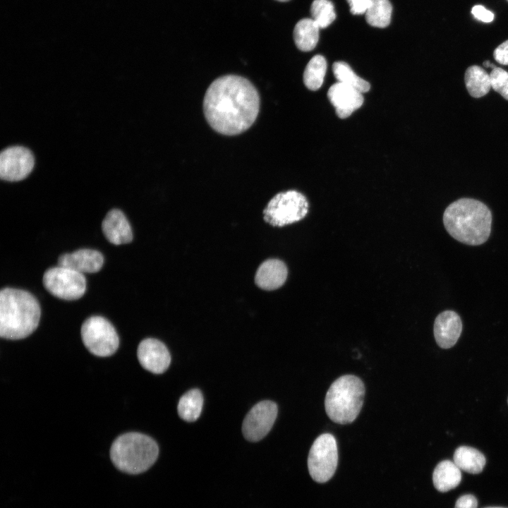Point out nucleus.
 <instances>
[{
  "mask_svg": "<svg viewBox=\"0 0 508 508\" xmlns=\"http://www.w3.org/2000/svg\"><path fill=\"white\" fill-rule=\"evenodd\" d=\"M33 167V155L24 147H10L1 153L0 176L5 181L23 180L29 175Z\"/></svg>",
  "mask_w": 508,
  "mask_h": 508,
  "instance_id": "9b49d317",
  "label": "nucleus"
},
{
  "mask_svg": "<svg viewBox=\"0 0 508 508\" xmlns=\"http://www.w3.org/2000/svg\"><path fill=\"white\" fill-rule=\"evenodd\" d=\"M287 274L288 270L284 262L268 259L259 266L255 274V284L262 289L274 290L284 284Z\"/></svg>",
  "mask_w": 508,
  "mask_h": 508,
  "instance_id": "f3484780",
  "label": "nucleus"
},
{
  "mask_svg": "<svg viewBox=\"0 0 508 508\" xmlns=\"http://www.w3.org/2000/svg\"><path fill=\"white\" fill-rule=\"evenodd\" d=\"M464 80L468 93L475 98L485 95L491 88L490 73L478 66L466 69Z\"/></svg>",
  "mask_w": 508,
  "mask_h": 508,
  "instance_id": "412c9836",
  "label": "nucleus"
},
{
  "mask_svg": "<svg viewBox=\"0 0 508 508\" xmlns=\"http://www.w3.org/2000/svg\"><path fill=\"white\" fill-rule=\"evenodd\" d=\"M319 30L312 18L299 20L294 30V40L298 49L303 52L313 50L318 42Z\"/></svg>",
  "mask_w": 508,
  "mask_h": 508,
  "instance_id": "aec40b11",
  "label": "nucleus"
},
{
  "mask_svg": "<svg viewBox=\"0 0 508 508\" xmlns=\"http://www.w3.org/2000/svg\"><path fill=\"white\" fill-rule=\"evenodd\" d=\"M106 238L114 245L128 243L133 240L131 225L124 214L118 209L110 210L102 223Z\"/></svg>",
  "mask_w": 508,
  "mask_h": 508,
  "instance_id": "dca6fc26",
  "label": "nucleus"
},
{
  "mask_svg": "<svg viewBox=\"0 0 508 508\" xmlns=\"http://www.w3.org/2000/svg\"><path fill=\"white\" fill-rule=\"evenodd\" d=\"M392 6L389 0H371L365 13L367 23L377 28H385L391 20Z\"/></svg>",
  "mask_w": 508,
  "mask_h": 508,
  "instance_id": "393cba45",
  "label": "nucleus"
},
{
  "mask_svg": "<svg viewBox=\"0 0 508 508\" xmlns=\"http://www.w3.org/2000/svg\"><path fill=\"white\" fill-rule=\"evenodd\" d=\"M461 331V320L453 310L442 312L435 320V339L438 346L442 349L452 347L458 341Z\"/></svg>",
  "mask_w": 508,
  "mask_h": 508,
  "instance_id": "4468645a",
  "label": "nucleus"
},
{
  "mask_svg": "<svg viewBox=\"0 0 508 508\" xmlns=\"http://www.w3.org/2000/svg\"><path fill=\"white\" fill-rule=\"evenodd\" d=\"M308 211V202L300 192L290 190L274 195L263 210L264 220L273 226L300 221Z\"/></svg>",
  "mask_w": 508,
  "mask_h": 508,
  "instance_id": "423d86ee",
  "label": "nucleus"
},
{
  "mask_svg": "<svg viewBox=\"0 0 508 508\" xmlns=\"http://www.w3.org/2000/svg\"><path fill=\"white\" fill-rule=\"evenodd\" d=\"M41 309L30 292L4 288L0 292V336L16 340L30 335L37 327Z\"/></svg>",
  "mask_w": 508,
  "mask_h": 508,
  "instance_id": "7ed1b4c3",
  "label": "nucleus"
},
{
  "mask_svg": "<svg viewBox=\"0 0 508 508\" xmlns=\"http://www.w3.org/2000/svg\"><path fill=\"white\" fill-rule=\"evenodd\" d=\"M338 463V450L334 437L329 433L318 436L308 454L310 476L318 483H325L334 475Z\"/></svg>",
  "mask_w": 508,
  "mask_h": 508,
  "instance_id": "6e6552de",
  "label": "nucleus"
},
{
  "mask_svg": "<svg viewBox=\"0 0 508 508\" xmlns=\"http://www.w3.org/2000/svg\"><path fill=\"white\" fill-rule=\"evenodd\" d=\"M159 447L150 436L131 432L119 436L112 443L110 458L120 471L138 474L147 471L157 459Z\"/></svg>",
  "mask_w": 508,
  "mask_h": 508,
  "instance_id": "20e7f679",
  "label": "nucleus"
},
{
  "mask_svg": "<svg viewBox=\"0 0 508 508\" xmlns=\"http://www.w3.org/2000/svg\"><path fill=\"white\" fill-rule=\"evenodd\" d=\"M494 59L502 65H508V40L500 44L493 52Z\"/></svg>",
  "mask_w": 508,
  "mask_h": 508,
  "instance_id": "c85d7f7f",
  "label": "nucleus"
},
{
  "mask_svg": "<svg viewBox=\"0 0 508 508\" xmlns=\"http://www.w3.org/2000/svg\"><path fill=\"white\" fill-rule=\"evenodd\" d=\"M327 97L334 107L337 115L341 119L351 115L362 106L364 101L363 93L339 82L329 88Z\"/></svg>",
  "mask_w": 508,
  "mask_h": 508,
  "instance_id": "ddd939ff",
  "label": "nucleus"
},
{
  "mask_svg": "<svg viewBox=\"0 0 508 508\" xmlns=\"http://www.w3.org/2000/svg\"><path fill=\"white\" fill-rule=\"evenodd\" d=\"M351 7L350 11L353 15L365 13L369 8L371 0H347Z\"/></svg>",
  "mask_w": 508,
  "mask_h": 508,
  "instance_id": "cd10ccee",
  "label": "nucleus"
},
{
  "mask_svg": "<svg viewBox=\"0 0 508 508\" xmlns=\"http://www.w3.org/2000/svg\"><path fill=\"white\" fill-rule=\"evenodd\" d=\"M327 71V61L322 55H315L309 61L303 72V83L310 90H318L322 86Z\"/></svg>",
  "mask_w": 508,
  "mask_h": 508,
  "instance_id": "5701e85b",
  "label": "nucleus"
},
{
  "mask_svg": "<svg viewBox=\"0 0 508 508\" xmlns=\"http://www.w3.org/2000/svg\"><path fill=\"white\" fill-rule=\"evenodd\" d=\"M277 1H289V0H277Z\"/></svg>",
  "mask_w": 508,
  "mask_h": 508,
  "instance_id": "72a5a7b5",
  "label": "nucleus"
},
{
  "mask_svg": "<svg viewBox=\"0 0 508 508\" xmlns=\"http://www.w3.org/2000/svg\"><path fill=\"white\" fill-rule=\"evenodd\" d=\"M507 403H508V399H507Z\"/></svg>",
  "mask_w": 508,
  "mask_h": 508,
  "instance_id": "f704fd0d",
  "label": "nucleus"
},
{
  "mask_svg": "<svg viewBox=\"0 0 508 508\" xmlns=\"http://www.w3.org/2000/svg\"><path fill=\"white\" fill-rule=\"evenodd\" d=\"M202 405L203 397L201 392L197 389H190L179 399L178 413L183 420L193 422L199 418Z\"/></svg>",
  "mask_w": 508,
  "mask_h": 508,
  "instance_id": "4be33fe9",
  "label": "nucleus"
},
{
  "mask_svg": "<svg viewBox=\"0 0 508 508\" xmlns=\"http://www.w3.org/2000/svg\"><path fill=\"white\" fill-rule=\"evenodd\" d=\"M80 334L85 346L95 356H109L119 348V338L114 327L102 316H92L85 320Z\"/></svg>",
  "mask_w": 508,
  "mask_h": 508,
  "instance_id": "0eeeda50",
  "label": "nucleus"
},
{
  "mask_svg": "<svg viewBox=\"0 0 508 508\" xmlns=\"http://www.w3.org/2000/svg\"><path fill=\"white\" fill-rule=\"evenodd\" d=\"M443 223L447 232L456 240L478 246L485 243L490 234L492 214L482 202L461 198L446 208Z\"/></svg>",
  "mask_w": 508,
  "mask_h": 508,
  "instance_id": "f03ea898",
  "label": "nucleus"
},
{
  "mask_svg": "<svg viewBox=\"0 0 508 508\" xmlns=\"http://www.w3.org/2000/svg\"><path fill=\"white\" fill-rule=\"evenodd\" d=\"M490 76L491 87L508 100V72L495 67L492 69Z\"/></svg>",
  "mask_w": 508,
  "mask_h": 508,
  "instance_id": "bb28decb",
  "label": "nucleus"
},
{
  "mask_svg": "<svg viewBox=\"0 0 508 508\" xmlns=\"http://www.w3.org/2000/svg\"><path fill=\"white\" fill-rule=\"evenodd\" d=\"M454 462L460 470L472 474L480 473L486 462L485 456L478 449L468 447H459L454 453Z\"/></svg>",
  "mask_w": 508,
  "mask_h": 508,
  "instance_id": "6ab92c4d",
  "label": "nucleus"
},
{
  "mask_svg": "<svg viewBox=\"0 0 508 508\" xmlns=\"http://www.w3.org/2000/svg\"><path fill=\"white\" fill-rule=\"evenodd\" d=\"M483 66L485 68H492V69L496 67L492 64H491L489 61H484Z\"/></svg>",
  "mask_w": 508,
  "mask_h": 508,
  "instance_id": "2f4dec72",
  "label": "nucleus"
},
{
  "mask_svg": "<svg viewBox=\"0 0 508 508\" xmlns=\"http://www.w3.org/2000/svg\"><path fill=\"white\" fill-rule=\"evenodd\" d=\"M332 71L338 82L350 86L361 93L369 91L370 88V83L358 76L346 62H334Z\"/></svg>",
  "mask_w": 508,
  "mask_h": 508,
  "instance_id": "b1692460",
  "label": "nucleus"
},
{
  "mask_svg": "<svg viewBox=\"0 0 508 508\" xmlns=\"http://www.w3.org/2000/svg\"><path fill=\"white\" fill-rule=\"evenodd\" d=\"M461 473L454 461L445 460L440 462L433 471V480L435 488L440 492H447L460 483Z\"/></svg>",
  "mask_w": 508,
  "mask_h": 508,
  "instance_id": "a211bd4d",
  "label": "nucleus"
},
{
  "mask_svg": "<svg viewBox=\"0 0 508 508\" xmlns=\"http://www.w3.org/2000/svg\"><path fill=\"white\" fill-rule=\"evenodd\" d=\"M42 282L51 294L64 300L79 299L86 291L83 274L59 265L48 269L44 273Z\"/></svg>",
  "mask_w": 508,
  "mask_h": 508,
  "instance_id": "1a4fd4ad",
  "label": "nucleus"
},
{
  "mask_svg": "<svg viewBox=\"0 0 508 508\" xmlns=\"http://www.w3.org/2000/svg\"><path fill=\"white\" fill-rule=\"evenodd\" d=\"M478 501L473 495L461 496L456 502L454 508H477Z\"/></svg>",
  "mask_w": 508,
  "mask_h": 508,
  "instance_id": "7c9ffc66",
  "label": "nucleus"
},
{
  "mask_svg": "<svg viewBox=\"0 0 508 508\" xmlns=\"http://www.w3.org/2000/svg\"><path fill=\"white\" fill-rule=\"evenodd\" d=\"M260 109V96L255 87L246 78L226 75L214 80L203 99L205 119L216 132L240 134L255 121Z\"/></svg>",
  "mask_w": 508,
  "mask_h": 508,
  "instance_id": "f257e3e1",
  "label": "nucleus"
},
{
  "mask_svg": "<svg viewBox=\"0 0 508 508\" xmlns=\"http://www.w3.org/2000/svg\"><path fill=\"white\" fill-rule=\"evenodd\" d=\"M104 264L102 254L96 250L83 248L71 253L61 255L58 265L66 267L82 274L98 272Z\"/></svg>",
  "mask_w": 508,
  "mask_h": 508,
  "instance_id": "2eb2a0df",
  "label": "nucleus"
},
{
  "mask_svg": "<svg viewBox=\"0 0 508 508\" xmlns=\"http://www.w3.org/2000/svg\"><path fill=\"white\" fill-rule=\"evenodd\" d=\"M277 416V406L274 402L265 400L256 404L243 421L245 438L251 442L262 440L271 430Z\"/></svg>",
  "mask_w": 508,
  "mask_h": 508,
  "instance_id": "9d476101",
  "label": "nucleus"
},
{
  "mask_svg": "<svg viewBox=\"0 0 508 508\" xmlns=\"http://www.w3.org/2000/svg\"><path fill=\"white\" fill-rule=\"evenodd\" d=\"M310 13L312 19L320 28L328 27L336 18L334 5L329 0H314Z\"/></svg>",
  "mask_w": 508,
  "mask_h": 508,
  "instance_id": "a878e982",
  "label": "nucleus"
},
{
  "mask_svg": "<svg viewBox=\"0 0 508 508\" xmlns=\"http://www.w3.org/2000/svg\"><path fill=\"white\" fill-rule=\"evenodd\" d=\"M137 356L140 364L145 370L155 374L167 370L171 363V356L167 346L159 340L147 338L140 341Z\"/></svg>",
  "mask_w": 508,
  "mask_h": 508,
  "instance_id": "f8f14e48",
  "label": "nucleus"
},
{
  "mask_svg": "<svg viewBox=\"0 0 508 508\" xmlns=\"http://www.w3.org/2000/svg\"><path fill=\"white\" fill-rule=\"evenodd\" d=\"M365 386L362 380L352 375L337 378L326 394L325 406L327 415L334 423L353 422L362 408Z\"/></svg>",
  "mask_w": 508,
  "mask_h": 508,
  "instance_id": "39448f33",
  "label": "nucleus"
},
{
  "mask_svg": "<svg viewBox=\"0 0 508 508\" xmlns=\"http://www.w3.org/2000/svg\"><path fill=\"white\" fill-rule=\"evenodd\" d=\"M484 508H507V507H488Z\"/></svg>",
  "mask_w": 508,
  "mask_h": 508,
  "instance_id": "473e14b6",
  "label": "nucleus"
},
{
  "mask_svg": "<svg viewBox=\"0 0 508 508\" xmlns=\"http://www.w3.org/2000/svg\"><path fill=\"white\" fill-rule=\"evenodd\" d=\"M471 13L477 19L485 23H490L494 18V14L481 5L474 6Z\"/></svg>",
  "mask_w": 508,
  "mask_h": 508,
  "instance_id": "c756f323",
  "label": "nucleus"
}]
</instances>
